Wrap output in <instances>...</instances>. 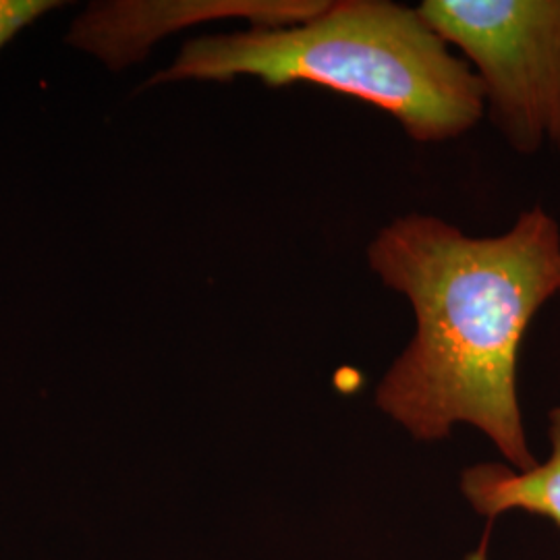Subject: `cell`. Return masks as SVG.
Instances as JSON below:
<instances>
[{"mask_svg": "<svg viewBox=\"0 0 560 560\" xmlns=\"http://www.w3.org/2000/svg\"><path fill=\"white\" fill-rule=\"evenodd\" d=\"M550 453L527 471L504 463H480L463 471L460 492L474 511L492 521L521 511L550 520L560 529V405L548 413Z\"/></svg>", "mask_w": 560, "mask_h": 560, "instance_id": "obj_5", "label": "cell"}, {"mask_svg": "<svg viewBox=\"0 0 560 560\" xmlns=\"http://www.w3.org/2000/svg\"><path fill=\"white\" fill-rule=\"evenodd\" d=\"M275 15L272 0L117 2L92 9L75 21L69 42L120 69L140 60L154 42L180 27L214 20H245L252 27H261L272 23Z\"/></svg>", "mask_w": 560, "mask_h": 560, "instance_id": "obj_4", "label": "cell"}, {"mask_svg": "<svg viewBox=\"0 0 560 560\" xmlns=\"http://www.w3.org/2000/svg\"><path fill=\"white\" fill-rule=\"evenodd\" d=\"M254 78L268 88L312 83L365 102L418 143L469 133L486 115L471 67L421 18L393 0H326L320 13L183 44L145 85Z\"/></svg>", "mask_w": 560, "mask_h": 560, "instance_id": "obj_2", "label": "cell"}, {"mask_svg": "<svg viewBox=\"0 0 560 560\" xmlns=\"http://www.w3.org/2000/svg\"><path fill=\"white\" fill-rule=\"evenodd\" d=\"M368 266L409 301L416 332L376 386V405L413 441L471 425L515 471L532 469L521 413V342L560 295V226L541 206L509 231L471 237L432 214L384 224Z\"/></svg>", "mask_w": 560, "mask_h": 560, "instance_id": "obj_1", "label": "cell"}, {"mask_svg": "<svg viewBox=\"0 0 560 560\" xmlns=\"http://www.w3.org/2000/svg\"><path fill=\"white\" fill-rule=\"evenodd\" d=\"M60 7V2L46 0H0V48L13 40L23 27Z\"/></svg>", "mask_w": 560, "mask_h": 560, "instance_id": "obj_6", "label": "cell"}, {"mask_svg": "<svg viewBox=\"0 0 560 560\" xmlns=\"http://www.w3.org/2000/svg\"><path fill=\"white\" fill-rule=\"evenodd\" d=\"M418 11L465 57L513 150H560V0H423Z\"/></svg>", "mask_w": 560, "mask_h": 560, "instance_id": "obj_3", "label": "cell"}]
</instances>
